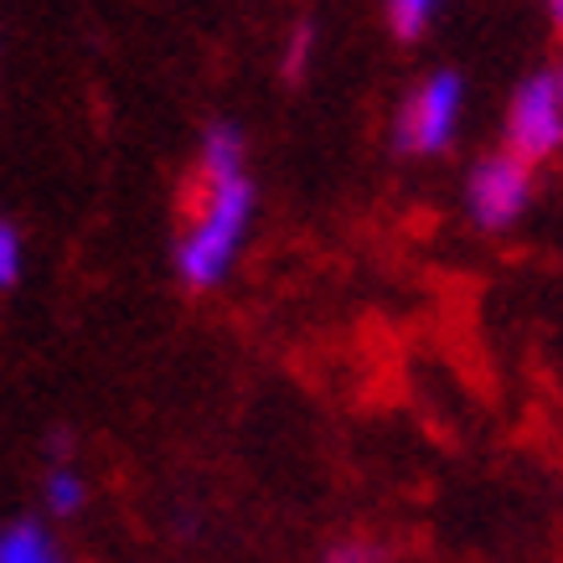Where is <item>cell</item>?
Here are the masks:
<instances>
[{
  "label": "cell",
  "instance_id": "6da1fadb",
  "mask_svg": "<svg viewBox=\"0 0 563 563\" xmlns=\"http://www.w3.org/2000/svg\"><path fill=\"white\" fill-rule=\"evenodd\" d=\"M254 218V181L243 176V135L233 124H212L202 140V202L181 233L176 269L191 290H212L233 269Z\"/></svg>",
  "mask_w": 563,
  "mask_h": 563
},
{
  "label": "cell",
  "instance_id": "7a4b0ae2",
  "mask_svg": "<svg viewBox=\"0 0 563 563\" xmlns=\"http://www.w3.org/2000/svg\"><path fill=\"white\" fill-rule=\"evenodd\" d=\"M559 145H563V78L559 68H543L517 88L512 114H507V151L517 161L538 166Z\"/></svg>",
  "mask_w": 563,
  "mask_h": 563
},
{
  "label": "cell",
  "instance_id": "3957f363",
  "mask_svg": "<svg viewBox=\"0 0 563 563\" xmlns=\"http://www.w3.org/2000/svg\"><path fill=\"white\" fill-rule=\"evenodd\" d=\"M461 99H465V84L455 73H434L429 84H419L413 99L404 103V114H398V145L409 155H440L455 140Z\"/></svg>",
  "mask_w": 563,
  "mask_h": 563
},
{
  "label": "cell",
  "instance_id": "277c9868",
  "mask_svg": "<svg viewBox=\"0 0 563 563\" xmlns=\"http://www.w3.org/2000/svg\"><path fill=\"white\" fill-rule=\"evenodd\" d=\"M532 207V166L528 161H517L512 151H496L486 155L476 172H471V218L481 228H512L522 212Z\"/></svg>",
  "mask_w": 563,
  "mask_h": 563
},
{
  "label": "cell",
  "instance_id": "5b68a950",
  "mask_svg": "<svg viewBox=\"0 0 563 563\" xmlns=\"http://www.w3.org/2000/svg\"><path fill=\"white\" fill-rule=\"evenodd\" d=\"M0 563H57V548L36 522H16L0 532Z\"/></svg>",
  "mask_w": 563,
  "mask_h": 563
},
{
  "label": "cell",
  "instance_id": "8992f818",
  "mask_svg": "<svg viewBox=\"0 0 563 563\" xmlns=\"http://www.w3.org/2000/svg\"><path fill=\"white\" fill-rule=\"evenodd\" d=\"M429 16H434V0H388V26L398 42H413L429 26Z\"/></svg>",
  "mask_w": 563,
  "mask_h": 563
},
{
  "label": "cell",
  "instance_id": "52a82bcc",
  "mask_svg": "<svg viewBox=\"0 0 563 563\" xmlns=\"http://www.w3.org/2000/svg\"><path fill=\"white\" fill-rule=\"evenodd\" d=\"M47 501H52V512H78L84 507V481L73 476V471H52L47 476Z\"/></svg>",
  "mask_w": 563,
  "mask_h": 563
},
{
  "label": "cell",
  "instance_id": "ba28073f",
  "mask_svg": "<svg viewBox=\"0 0 563 563\" xmlns=\"http://www.w3.org/2000/svg\"><path fill=\"white\" fill-rule=\"evenodd\" d=\"M21 279V233L0 218V290H11Z\"/></svg>",
  "mask_w": 563,
  "mask_h": 563
},
{
  "label": "cell",
  "instance_id": "9c48e42d",
  "mask_svg": "<svg viewBox=\"0 0 563 563\" xmlns=\"http://www.w3.org/2000/svg\"><path fill=\"white\" fill-rule=\"evenodd\" d=\"M331 563H383V559H377V548H367V543H346L331 553Z\"/></svg>",
  "mask_w": 563,
  "mask_h": 563
},
{
  "label": "cell",
  "instance_id": "30bf717a",
  "mask_svg": "<svg viewBox=\"0 0 563 563\" xmlns=\"http://www.w3.org/2000/svg\"><path fill=\"white\" fill-rule=\"evenodd\" d=\"M306 52H310V32L300 26V32H295V47H290V73L306 68Z\"/></svg>",
  "mask_w": 563,
  "mask_h": 563
}]
</instances>
